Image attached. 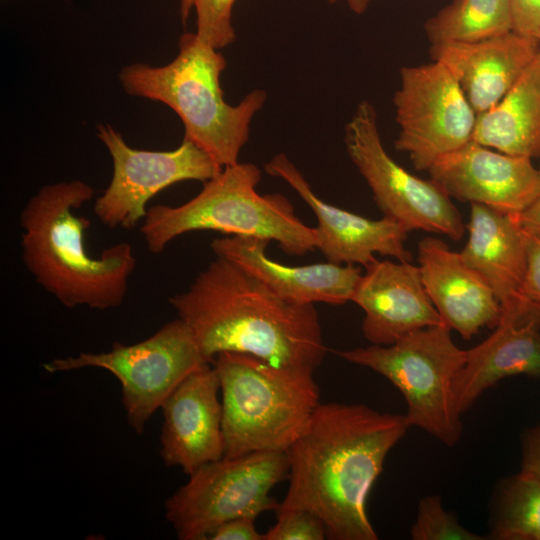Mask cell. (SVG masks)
<instances>
[{"label":"cell","mask_w":540,"mask_h":540,"mask_svg":"<svg viewBox=\"0 0 540 540\" xmlns=\"http://www.w3.org/2000/svg\"><path fill=\"white\" fill-rule=\"evenodd\" d=\"M430 45L475 42L512 31L508 0H452L424 23Z\"/></svg>","instance_id":"603a6c76"},{"label":"cell","mask_w":540,"mask_h":540,"mask_svg":"<svg viewBox=\"0 0 540 540\" xmlns=\"http://www.w3.org/2000/svg\"><path fill=\"white\" fill-rule=\"evenodd\" d=\"M211 364L188 326L179 318L131 345L115 342L110 351L82 352L43 364L48 373L100 368L120 382L129 426L141 434L154 412L190 374Z\"/></svg>","instance_id":"9c48e42d"},{"label":"cell","mask_w":540,"mask_h":540,"mask_svg":"<svg viewBox=\"0 0 540 540\" xmlns=\"http://www.w3.org/2000/svg\"><path fill=\"white\" fill-rule=\"evenodd\" d=\"M326 1L329 3H335L338 0H326ZM370 1L371 0H346L349 8L358 15L363 14L367 10L370 4Z\"/></svg>","instance_id":"d6a6232c"},{"label":"cell","mask_w":540,"mask_h":540,"mask_svg":"<svg viewBox=\"0 0 540 540\" xmlns=\"http://www.w3.org/2000/svg\"><path fill=\"white\" fill-rule=\"evenodd\" d=\"M518 375L540 378V304L529 299L501 308L493 332L466 350L454 380L458 410L463 414L485 390Z\"/></svg>","instance_id":"9a60e30c"},{"label":"cell","mask_w":540,"mask_h":540,"mask_svg":"<svg viewBox=\"0 0 540 540\" xmlns=\"http://www.w3.org/2000/svg\"><path fill=\"white\" fill-rule=\"evenodd\" d=\"M410 536L413 540L484 539L462 526L455 515L444 508L438 495H428L419 501Z\"/></svg>","instance_id":"d4e9b609"},{"label":"cell","mask_w":540,"mask_h":540,"mask_svg":"<svg viewBox=\"0 0 540 540\" xmlns=\"http://www.w3.org/2000/svg\"><path fill=\"white\" fill-rule=\"evenodd\" d=\"M518 222L526 231H540V195L523 212L516 214Z\"/></svg>","instance_id":"1f68e13d"},{"label":"cell","mask_w":540,"mask_h":540,"mask_svg":"<svg viewBox=\"0 0 540 540\" xmlns=\"http://www.w3.org/2000/svg\"><path fill=\"white\" fill-rule=\"evenodd\" d=\"M539 169H540V167H539Z\"/></svg>","instance_id":"e575fe53"},{"label":"cell","mask_w":540,"mask_h":540,"mask_svg":"<svg viewBox=\"0 0 540 540\" xmlns=\"http://www.w3.org/2000/svg\"><path fill=\"white\" fill-rule=\"evenodd\" d=\"M177 56L164 66L144 63L125 66L119 73L124 91L171 108L184 125V139L205 151L221 168L238 161L250 125L263 107L266 93L256 89L238 104L224 99L221 74L226 60L218 49L196 33L179 39Z\"/></svg>","instance_id":"277c9868"},{"label":"cell","mask_w":540,"mask_h":540,"mask_svg":"<svg viewBox=\"0 0 540 540\" xmlns=\"http://www.w3.org/2000/svg\"><path fill=\"white\" fill-rule=\"evenodd\" d=\"M409 428L402 414L320 403L287 450L289 485L275 513L309 511L322 520L328 539H378L367 499L387 455Z\"/></svg>","instance_id":"6da1fadb"},{"label":"cell","mask_w":540,"mask_h":540,"mask_svg":"<svg viewBox=\"0 0 540 540\" xmlns=\"http://www.w3.org/2000/svg\"><path fill=\"white\" fill-rule=\"evenodd\" d=\"M521 470L540 480V422L528 427L521 435Z\"/></svg>","instance_id":"4dcf8cb0"},{"label":"cell","mask_w":540,"mask_h":540,"mask_svg":"<svg viewBox=\"0 0 540 540\" xmlns=\"http://www.w3.org/2000/svg\"><path fill=\"white\" fill-rule=\"evenodd\" d=\"M512 31L540 41V0H508Z\"/></svg>","instance_id":"83f0119b"},{"label":"cell","mask_w":540,"mask_h":540,"mask_svg":"<svg viewBox=\"0 0 540 540\" xmlns=\"http://www.w3.org/2000/svg\"><path fill=\"white\" fill-rule=\"evenodd\" d=\"M97 136L111 155L113 174L94 213L109 228H133L145 219L148 201L163 189L187 180L205 183L223 169L186 139L174 150L150 151L130 147L110 124H98Z\"/></svg>","instance_id":"7c38bea8"},{"label":"cell","mask_w":540,"mask_h":540,"mask_svg":"<svg viewBox=\"0 0 540 540\" xmlns=\"http://www.w3.org/2000/svg\"><path fill=\"white\" fill-rule=\"evenodd\" d=\"M275 525L264 533V540H323L327 538L322 520L305 510L276 513Z\"/></svg>","instance_id":"4316f807"},{"label":"cell","mask_w":540,"mask_h":540,"mask_svg":"<svg viewBox=\"0 0 540 540\" xmlns=\"http://www.w3.org/2000/svg\"><path fill=\"white\" fill-rule=\"evenodd\" d=\"M288 475L287 451L222 457L189 475L167 499L166 518L180 540L208 539L226 521L276 511L279 503L270 492Z\"/></svg>","instance_id":"ba28073f"},{"label":"cell","mask_w":540,"mask_h":540,"mask_svg":"<svg viewBox=\"0 0 540 540\" xmlns=\"http://www.w3.org/2000/svg\"><path fill=\"white\" fill-rule=\"evenodd\" d=\"M365 268L351 302L364 312L361 328L370 343L390 345L414 331L443 324L418 265L376 259Z\"/></svg>","instance_id":"e0dca14e"},{"label":"cell","mask_w":540,"mask_h":540,"mask_svg":"<svg viewBox=\"0 0 540 540\" xmlns=\"http://www.w3.org/2000/svg\"><path fill=\"white\" fill-rule=\"evenodd\" d=\"M463 260L491 287L501 308L524 299L526 232L516 214L471 203Z\"/></svg>","instance_id":"44dd1931"},{"label":"cell","mask_w":540,"mask_h":540,"mask_svg":"<svg viewBox=\"0 0 540 540\" xmlns=\"http://www.w3.org/2000/svg\"><path fill=\"white\" fill-rule=\"evenodd\" d=\"M208 539L211 540H264V533H260L255 526V519L251 517H238L226 521L216 527Z\"/></svg>","instance_id":"f546056e"},{"label":"cell","mask_w":540,"mask_h":540,"mask_svg":"<svg viewBox=\"0 0 540 540\" xmlns=\"http://www.w3.org/2000/svg\"><path fill=\"white\" fill-rule=\"evenodd\" d=\"M269 242L258 237L230 235L213 240L210 247L216 257L239 266L289 302L342 305L351 301L363 274L359 267L329 261L287 266L268 257Z\"/></svg>","instance_id":"ac0fdd59"},{"label":"cell","mask_w":540,"mask_h":540,"mask_svg":"<svg viewBox=\"0 0 540 540\" xmlns=\"http://www.w3.org/2000/svg\"><path fill=\"white\" fill-rule=\"evenodd\" d=\"M264 170L286 182L311 208L318 223L317 249L327 261L367 267L376 260L375 254L411 261L405 246L408 231L400 224L385 217L369 219L325 202L285 153L272 157Z\"/></svg>","instance_id":"5bb4252c"},{"label":"cell","mask_w":540,"mask_h":540,"mask_svg":"<svg viewBox=\"0 0 540 540\" xmlns=\"http://www.w3.org/2000/svg\"><path fill=\"white\" fill-rule=\"evenodd\" d=\"M451 198L519 214L540 195V169L532 159L473 140L441 157L428 170Z\"/></svg>","instance_id":"4fadbf2b"},{"label":"cell","mask_w":540,"mask_h":540,"mask_svg":"<svg viewBox=\"0 0 540 540\" xmlns=\"http://www.w3.org/2000/svg\"><path fill=\"white\" fill-rule=\"evenodd\" d=\"M418 267L444 325L468 340L499 322L501 306L484 278L440 238L418 243Z\"/></svg>","instance_id":"d6986e66"},{"label":"cell","mask_w":540,"mask_h":540,"mask_svg":"<svg viewBox=\"0 0 540 540\" xmlns=\"http://www.w3.org/2000/svg\"><path fill=\"white\" fill-rule=\"evenodd\" d=\"M472 140L506 154L540 158V52L501 100L477 115Z\"/></svg>","instance_id":"7402d4cb"},{"label":"cell","mask_w":540,"mask_h":540,"mask_svg":"<svg viewBox=\"0 0 540 540\" xmlns=\"http://www.w3.org/2000/svg\"><path fill=\"white\" fill-rule=\"evenodd\" d=\"M344 360L367 367L388 379L403 395L409 426H416L446 446L458 443L463 431L454 380L466 360L444 324L414 331L393 344L338 352Z\"/></svg>","instance_id":"52a82bcc"},{"label":"cell","mask_w":540,"mask_h":540,"mask_svg":"<svg viewBox=\"0 0 540 540\" xmlns=\"http://www.w3.org/2000/svg\"><path fill=\"white\" fill-rule=\"evenodd\" d=\"M344 143L383 217L408 232H431L456 241L463 237L466 227L451 197L431 178L417 177L388 154L369 101L358 103L345 126Z\"/></svg>","instance_id":"30bf717a"},{"label":"cell","mask_w":540,"mask_h":540,"mask_svg":"<svg viewBox=\"0 0 540 540\" xmlns=\"http://www.w3.org/2000/svg\"><path fill=\"white\" fill-rule=\"evenodd\" d=\"M220 382L210 364L185 378L161 406L160 455L190 475L224 457Z\"/></svg>","instance_id":"2e32d148"},{"label":"cell","mask_w":540,"mask_h":540,"mask_svg":"<svg viewBox=\"0 0 540 540\" xmlns=\"http://www.w3.org/2000/svg\"><path fill=\"white\" fill-rule=\"evenodd\" d=\"M261 177L257 165L237 162L205 182L202 190L187 202L149 208L141 226L148 250L161 253L172 240L194 231L275 241L291 256H303L316 249L315 228L297 217L284 195L257 192Z\"/></svg>","instance_id":"5b68a950"},{"label":"cell","mask_w":540,"mask_h":540,"mask_svg":"<svg viewBox=\"0 0 540 540\" xmlns=\"http://www.w3.org/2000/svg\"><path fill=\"white\" fill-rule=\"evenodd\" d=\"M93 196L81 180L41 187L20 213L21 258L36 283L65 307L108 310L124 302L136 258L126 242L98 257L87 251L90 221L75 210Z\"/></svg>","instance_id":"3957f363"},{"label":"cell","mask_w":540,"mask_h":540,"mask_svg":"<svg viewBox=\"0 0 540 540\" xmlns=\"http://www.w3.org/2000/svg\"><path fill=\"white\" fill-rule=\"evenodd\" d=\"M399 133L395 148L428 171L473 138L477 114L449 69L438 61L404 66L393 96Z\"/></svg>","instance_id":"8fae6325"},{"label":"cell","mask_w":540,"mask_h":540,"mask_svg":"<svg viewBox=\"0 0 540 540\" xmlns=\"http://www.w3.org/2000/svg\"><path fill=\"white\" fill-rule=\"evenodd\" d=\"M169 303L210 363L220 353L236 352L315 370L327 352L313 304L282 299L221 257Z\"/></svg>","instance_id":"7a4b0ae2"},{"label":"cell","mask_w":540,"mask_h":540,"mask_svg":"<svg viewBox=\"0 0 540 540\" xmlns=\"http://www.w3.org/2000/svg\"><path fill=\"white\" fill-rule=\"evenodd\" d=\"M235 0H196V34L216 49H222L235 40L232 8Z\"/></svg>","instance_id":"484cf974"},{"label":"cell","mask_w":540,"mask_h":540,"mask_svg":"<svg viewBox=\"0 0 540 540\" xmlns=\"http://www.w3.org/2000/svg\"><path fill=\"white\" fill-rule=\"evenodd\" d=\"M539 52V40L513 31L429 49L431 60L449 69L477 115L501 100Z\"/></svg>","instance_id":"ffe728a7"},{"label":"cell","mask_w":540,"mask_h":540,"mask_svg":"<svg viewBox=\"0 0 540 540\" xmlns=\"http://www.w3.org/2000/svg\"><path fill=\"white\" fill-rule=\"evenodd\" d=\"M526 273L523 294L540 304V231H526Z\"/></svg>","instance_id":"f1b7e54d"},{"label":"cell","mask_w":540,"mask_h":540,"mask_svg":"<svg viewBox=\"0 0 540 540\" xmlns=\"http://www.w3.org/2000/svg\"><path fill=\"white\" fill-rule=\"evenodd\" d=\"M195 1L196 0H179L180 14L183 22L187 20L191 11L194 9Z\"/></svg>","instance_id":"836d02e7"},{"label":"cell","mask_w":540,"mask_h":540,"mask_svg":"<svg viewBox=\"0 0 540 540\" xmlns=\"http://www.w3.org/2000/svg\"><path fill=\"white\" fill-rule=\"evenodd\" d=\"M222 396L224 457L287 451L320 404L314 370L223 352L212 361Z\"/></svg>","instance_id":"8992f818"},{"label":"cell","mask_w":540,"mask_h":540,"mask_svg":"<svg viewBox=\"0 0 540 540\" xmlns=\"http://www.w3.org/2000/svg\"><path fill=\"white\" fill-rule=\"evenodd\" d=\"M488 538L540 540V480L521 470L497 486Z\"/></svg>","instance_id":"cb8c5ba5"}]
</instances>
